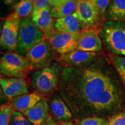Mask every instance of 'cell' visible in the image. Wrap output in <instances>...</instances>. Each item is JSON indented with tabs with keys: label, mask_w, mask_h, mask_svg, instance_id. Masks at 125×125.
Listing matches in <instances>:
<instances>
[{
	"label": "cell",
	"mask_w": 125,
	"mask_h": 125,
	"mask_svg": "<svg viewBox=\"0 0 125 125\" xmlns=\"http://www.w3.org/2000/svg\"><path fill=\"white\" fill-rule=\"evenodd\" d=\"M57 92L76 119L114 114L125 101L116 75L101 56L84 66L62 67Z\"/></svg>",
	"instance_id": "1"
},
{
	"label": "cell",
	"mask_w": 125,
	"mask_h": 125,
	"mask_svg": "<svg viewBox=\"0 0 125 125\" xmlns=\"http://www.w3.org/2000/svg\"><path fill=\"white\" fill-rule=\"evenodd\" d=\"M62 67L53 61L42 69L36 70L31 78V87L43 98L52 96L57 91Z\"/></svg>",
	"instance_id": "2"
},
{
	"label": "cell",
	"mask_w": 125,
	"mask_h": 125,
	"mask_svg": "<svg viewBox=\"0 0 125 125\" xmlns=\"http://www.w3.org/2000/svg\"><path fill=\"white\" fill-rule=\"evenodd\" d=\"M99 34L103 44L109 52L125 56V22L105 21L100 26Z\"/></svg>",
	"instance_id": "3"
},
{
	"label": "cell",
	"mask_w": 125,
	"mask_h": 125,
	"mask_svg": "<svg viewBox=\"0 0 125 125\" xmlns=\"http://www.w3.org/2000/svg\"><path fill=\"white\" fill-rule=\"evenodd\" d=\"M33 70L27 57L16 52H6L0 59L1 75L12 78H27Z\"/></svg>",
	"instance_id": "4"
},
{
	"label": "cell",
	"mask_w": 125,
	"mask_h": 125,
	"mask_svg": "<svg viewBox=\"0 0 125 125\" xmlns=\"http://www.w3.org/2000/svg\"><path fill=\"white\" fill-rule=\"evenodd\" d=\"M44 38V34L34 24L32 20L29 18L21 19L16 52L26 56Z\"/></svg>",
	"instance_id": "5"
},
{
	"label": "cell",
	"mask_w": 125,
	"mask_h": 125,
	"mask_svg": "<svg viewBox=\"0 0 125 125\" xmlns=\"http://www.w3.org/2000/svg\"><path fill=\"white\" fill-rule=\"evenodd\" d=\"M49 40L43 39L25 56L27 57L33 69L36 70L42 69L53 62L55 54Z\"/></svg>",
	"instance_id": "6"
},
{
	"label": "cell",
	"mask_w": 125,
	"mask_h": 125,
	"mask_svg": "<svg viewBox=\"0 0 125 125\" xmlns=\"http://www.w3.org/2000/svg\"><path fill=\"white\" fill-rule=\"evenodd\" d=\"M75 13L82 30L103 24L93 0H78Z\"/></svg>",
	"instance_id": "7"
},
{
	"label": "cell",
	"mask_w": 125,
	"mask_h": 125,
	"mask_svg": "<svg viewBox=\"0 0 125 125\" xmlns=\"http://www.w3.org/2000/svg\"><path fill=\"white\" fill-rule=\"evenodd\" d=\"M81 32L65 33L57 31L49 39L54 51L62 55L76 50Z\"/></svg>",
	"instance_id": "8"
},
{
	"label": "cell",
	"mask_w": 125,
	"mask_h": 125,
	"mask_svg": "<svg viewBox=\"0 0 125 125\" xmlns=\"http://www.w3.org/2000/svg\"><path fill=\"white\" fill-rule=\"evenodd\" d=\"M20 20H5L3 24L0 38V45L2 49L6 50L8 52L16 51L17 49Z\"/></svg>",
	"instance_id": "9"
},
{
	"label": "cell",
	"mask_w": 125,
	"mask_h": 125,
	"mask_svg": "<svg viewBox=\"0 0 125 125\" xmlns=\"http://www.w3.org/2000/svg\"><path fill=\"white\" fill-rule=\"evenodd\" d=\"M46 99L49 105L50 115L56 123L61 124L73 119L74 116L58 92Z\"/></svg>",
	"instance_id": "10"
},
{
	"label": "cell",
	"mask_w": 125,
	"mask_h": 125,
	"mask_svg": "<svg viewBox=\"0 0 125 125\" xmlns=\"http://www.w3.org/2000/svg\"><path fill=\"white\" fill-rule=\"evenodd\" d=\"M99 28L94 27L81 31L76 50L89 52H100L103 49Z\"/></svg>",
	"instance_id": "11"
},
{
	"label": "cell",
	"mask_w": 125,
	"mask_h": 125,
	"mask_svg": "<svg viewBox=\"0 0 125 125\" xmlns=\"http://www.w3.org/2000/svg\"><path fill=\"white\" fill-rule=\"evenodd\" d=\"M0 84L4 94L10 100L29 92L28 84L24 78L1 77Z\"/></svg>",
	"instance_id": "12"
},
{
	"label": "cell",
	"mask_w": 125,
	"mask_h": 125,
	"mask_svg": "<svg viewBox=\"0 0 125 125\" xmlns=\"http://www.w3.org/2000/svg\"><path fill=\"white\" fill-rule=\"evenodd\" d=\"M100 56L99 52H89L75 50L68 53L60 55L59 60L68 66L82 67L89 64Z\"/></svg>",
	"instance_id": "13"
},
{
	"label": "cell",
	"mask_w": 125,
	"mask_h": 125,
	"mask_svg": "<svg viewBox=\"0 0 125 125\" xmlns=\"http://www.w3.org/2000/svg\"><path fill=\"white\" fill-rule=\"evenodd\" d=\"M50 8H46L40 10L34 16H31V20L34 24L44 34L45 37L49 40L57 32L55 28L56 19L51 15Z\"/></svg>",
	"instance_id": "14"
},
{
	"label": "cell",
	"mask_w": 125,
	"mask_h": 125,
	"mask_svg": "<svg viewBox=\"0 0 125 125\" xmlns=\"http://www.w3.org/2000/svg\"><path fill=\"white\" fill-rule=\"evenodd\" d=\"M23 114L33 125H42L51 116L47 99L43 98L33 108Z\"/></svg>",
	"instance_id": "15"
},
{
	"label": "cell",
	"mask_w": 125,
	"mask_h": 125,
	"mask_svg": "<svg viewBox=\"0 0 125 125\" xmlns=\"http://www.w3.org/2000/svg\"><path fill=\"white\" fill-rule=\"evenodd\" d=\"M43 98L41 95L37 93H27L10 100V105L16 111L24 113L33 108Z\"/></svg>",
	"instance_id": "16"
},
{
	"label": "cell",
	"mask_w": 125,
	"mask_h": 125,
	"mask_svg": "<svg viewBox=\"0 0 125 125\" xmlns=\"http://www.w3.org/2000/svg\"><path fill=\"white\" fill-rule=\"evenodd\" d=\"M55 28L59 32L65 33H75L82 31L75 12L64 18L56 19Z\"/></svg>",
	"instance_id": "17"
},
{
	"label": "cell",
	"mask_w": 125,
	"mask_h": 125,
	"mask_svg": "<svg viewBox=\"0 0 125 125\" xmlns=\"http://www.w3.org/2000/svg\"><path fill=\"white\" fill-rule=\"evenodd\" d=\"M104 19L105 21L125 22V0H111Z\"/></svg>",
	"instance_id": "18"
},
{
	"label": "cell",
	"mask_w": 125,
	"mask_h": 125,
	"mask_svg": "<svg viewBox=\"0 0 125 125\" xmlns=\"http://www.w3.org/2000/svg\"><path fill=\"white\" fill-rule=\"evenodd\" d=\"M33 2L34 0H20L13 6V12L8 16L5 20L28 18L32 15Z\"/></svg>",
	"instance_id": "19"
},
{
	"label": "cell",
	"mask_w": 125,
	"mask_h": 125,
	"mask_svg": "<svg viewBox=\"0 0 125 125\" xmlns=\"http://www.w3.org/2000/svg\"><path fill=\"white\" fill-rule=\"evenodd\" d=\"M78 0H69L51 8V15L53 18L60 19L64 18L76 11Z\"/></svg>",
	"instance_id": "20"
},
{
	"label": "cell",
	"mask_w": 125,
	"mask_h": 125,
	"mask_svg": "<svg viewBox=\"0 0 125 125\" xmlns=\"http://www.w3.org/2000/svg\"><path fill=\"white\" fill-rule=\"evenodd\" d=\"M75 125H109V121L100 116H91L77 118L75 121Z\"/></svg>",
	"instance_id": "21"
},
{
	"label": "cell",
	"mask_w": 125,
	"mask_h": 125,
	"mask_svg": "<svg viewBox=\"0 0 125 125\" xmlns=\"http://www.w3.org/2000/svg\"><path fill=\"white\" fill-rule=\"evenodd\" d=\"M112 62L125 86V56H113Z\"/></svg>",
	"instance_id": "22"
},
{
	"label": "cell",
	"mask_w": 125,
	"mask_h": 125,
	"mask_svg": "<svg viewBox=\"0 0 125 125\" xmlns=\"http://www.w3.org/2000/svg\"><path fill=\"white\" fill-rule=\"evenodd\" d=\"M13 108L10 105H3L0 108V125H9L12 113Z\"/></svg>",
	"instance_id": "23"
},
{
	"label": "cell",
	"mask_w": 125,
	"mask_h": 125,
	"mask_svg": "<svg viewBox=\"0 0 125 125\" xmlns=\"http://www.w3.org/2000/svg\"><path fill=\"white\" fill-rule=\"evenodd\" d=\"M9 125H33L21 112L14 111Z\"/></svg>",
	"instance_id": "24"
},
{
	"label": "cell",
	"mask_w": 125,
	"mask_h": 125,
	"mask_svg": "<svg viewBox=\"0 0 125 125\" xmlns=\"http://www.w3.org/2000/svg\"><path fill=\"white\" fill-rule=\"evenodd\" d=\"M93 1L97 10L101 22H103V21H105L104 16L111 0H93Z\"/></svg>",
	"instance_id": "25"
},
{
	"label": "cell",
	"mask_w": 125,
	"mask_h": 125,
	"mask_svg": "<svg viewBox=\"0 0 125 125\" xmlns=\"http://www.w3.org/2000/svg\"><path fill=\"white\" fill-rule=\"evenodd\" d=\"M50 0H34L33 9L31 16H34L40 10L46 8L51 9L50 5Z\"/></svg>",
	"instance_id": "26"
},
{
	"label": "cell",
	"mask_w": 125,
	"mask_h": 125,
	"mask_svg": "<svg viewBox=\"0 0 125 125\" xmlns=\"http://www.w3.org/2000/svg\"><path fill=\"white\" fill-rule=\"evenodd\" d=\"M109 125H125V112H119L111 116Z\"/></svg>",
	"instance_id": "27"
},
{
	"label": "cell",
	"mask_w": 125,
	"mask_h": 125,
	"mask_svg": "<svg viewBox=\"0 0 125 125\" xmlns=\"http://www.w3.org/2000/svg\"><path fill=\"white\" fill-rule=\"evenodd\" d=\"M69 1V0H50L49 3L51 7L52 8L54 6H57L58 5H60L62 3L67 2V1Z\"/></svg>",
	"instance_id": "28"
},
{
	"label": "cell",
	"mask_w": 125,
	"mask_h": 125,
	"mask_svg": "<svg viewBox=\"0 0 125 125\" xmlns=\"http://www.w3.org/2000/svg\"><path fill=\"white\" fill-rule=\"evenodd\" d=\"M42 125H59L58 123H56V122L53 119L51 116H50Z\"/></svg>",
	"instance_id": "29"
},
{
	"label": "cell",
	"mask_w": 125,
	"mask_h": 125,
	"mask_svg": "<svg viewBox=\"0 0 125 125\" xmlns=\"http://www.w3.org/2000/svg\"><path fill=\"white\" fill-rule=\"evenodd\" d=\"M5 5L7 6H11L13 5H15L18 3L20 0H2Z\"/></svg>",
	"instance_id": "30"
},
{
	"label": "cell",
	"mask_w": 125,
	"mask_h": 125,
	"mask_svg": "<svg viewBox=\"0 0 125 125\" xmlns=\"http://www.w3.org/2000/svg\"><path fill=\"white\" fill-rule=\"evenodd\" d=\"M60 125H75L74 123H72L71 122H64L60 124Z\"/></svg>",
	"instance_id": "31"
}]
</instances>
